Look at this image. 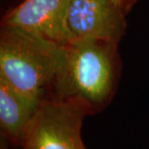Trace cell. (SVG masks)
<instances>
[{"label":"cell","instance_id":"6da1fadb","mask_svg":"<svg viewBox=\"0 0 149 149\" xmlns=\"http://www.w3.org/2000/svg\"><path fill=\"white\" fill-rule=\"evenodd\" d=\"M122 73L119 45L76 41L65 45L63 63L49 97L73 103L88 116L104 111L117 92Z\"/></svg>","mask_w":149,"mask_h":149},{"label":"cell","instance_id":"7a4b0ae2","mask_svg":"<svg viewBox=\"0 0 149 149\" xmlns=\"http://www.w3.org/2000/svg\"><path fill=\"white\" fill-rule=\"evenodd\" d=\"M64 53L65 45L22 28L0 27V79L33 100L49 97Z\"/></svg>","mask_w":149,"mask_h":149},{"label":"cell","instance_id":"3957f363","mask_svg":"<svg viewBox=\"0 0 149 149\" xmlns=\"http://www.w3.org/2000/svg\"><path fill=\"white\" fill-rule=\"evenodd\" d=\"M88 114L73 103L42 100L17 149H87L82 125Z\"/></svg>","mask_w":149,"mask_h":149},{"label":"cell","instance_id":"277c9868","mask_svg":"<svg viewBox=\"0 0 149 149\" xmlns=\"http://www.w3.org/2000/svg\"><path fill=\"white\" fill-rule=\"evenodd\" d=\"M127 16L111 0H72L67 17L70 43L103 41L120 45L127 31Z\"/></svg>","mask_w":149,"mask_h":149},{"label":"cell","instance_id":"5b68a950","mask_svg":"<svg viewBox=\"0 0 149 149\" xmlns=\"http://www.w3.org/2000/svg\"><path fill=\"white\" fill-rule=\"evenodd\" d=\"M71 1L22 0L4 15L1 25L22 28L58 44L68 45L67 17Z\"/></svg>","mask_w":149,"mask_h":149},{"label":"cell","instance_id":"8992f818","mask_svg":"<svg viewBox=\"0 0 149 149\" xmlns=\"http://www.w3.org/2000/svg\"><path fill=\"white\" fill-rule=\"evenodd\" d=\"M40 103L19 93L0 79L1 141L17 148Z\"/></svg>","mask_w":149,"mask_h":149},{"label":"cell","instance_id":"52a82bcc","mask_svg":"<svg viewBox=\"0 0 149 149\" xmlns=\"http://www.w3.org/2000/svg\"><path fill=\"white\" fill-rule=\"evenodd\" d=\"M114 2L116 5H118L122 10H123L127 15H129L135 6L136 5L139 0H111Z\"/></svg>","mask_w":149,"mask_h":149},{"label":"cell","instance_id":"ba28073f","mask_svg":"<svg viewBox=\"0 0 149 149\" xmlns=\"http://www.w3.org/2000/svg\"><path fill=\"white\" fill-rule=\"evenodd\" d=\"M1 149H12V147H10L7 143H5V142L1 141Z\"/></svg>","mask_w":149,"mask_h":149},{"label":"cell","instance_id":"9c48e42d","mask_svg":"<svg viewBox=\"0 0 149 149\" xmlns=\"http://www.w3.org/2000/svg\"><path fill=\"white\" fill-rule=\"evenodd\" d=\"M12 149H13V148H12Z\"/></svg>","mask_w":149,"mask_h":149}]
</instances>
